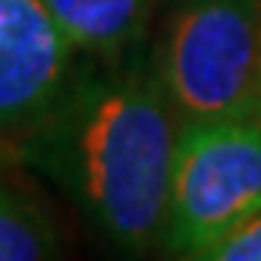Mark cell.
I'll list each match as a JSON object with an SVG mask.
<instances>
[{
	"mask_svg": "<svg viewBox=\"0 0 261 261\" xmlns=\"http://www.w3.org/2000/svg\"><path fill=\"white\" fill-rule=\"evenodd\" d=\"M176 120L158 63L104 57L72 76L22 164L50 176L114 246L145 252L164 242Z\"/></svg>",
	"mask_w": 261,
	"mask_h": 261,
	"instance_id": "cell-1",
	"label": "cell"
},
{
	"mask_svg": "<svg viewBox=\"0 0 261 261\" xmlns=\"http://www.w3.org/2000/svg\"><path fill=\"white\" fill-rule=\"evenodd\" d=\"M158 72L182 123L255 117L261 88V0H182Z\"/></svg>",
	"mask_w": 261,
	"mask_h": 261,
	"instance_id": "cell-2",
	"label": "cell"
},
{
	"mask_svg": "<svg viewBox=\"0 0 261 261\" xmlns=\"http://www.w3.org/2000/svg\"><path fill=\"white\" fill-rule=\"evenodd\" d=\"M261 208L258 117L182 123L167 198V252L201 258Z\"/></svg>",
	"mask_w": 261,
	"mask_h": 261,
	"instance_id": "cell-3",
	"label": "cell"
},
{
	"mask_svg": "<svg viewBox=\"0 0 261 261\" xmlns=\"http://www.w3.org/2000/svg\"><path fill=\"white\" fill-rule=\"evenodd\" d=\"M72 57L44 0H0V154L22 164L72 85Z\"/></svg>",
	"mask_w": 261,
	"mask_h": 261,
	"instance_id": "cell-4",
	"label": "cell"
},
{
	"mask_svg": "<svg viewBox=\"0 0 261 261\" xmlns=\"http://www.w3.org/2000/svg\"><path fill=\"white\" fill-rule=\"evenodd\" d=\"M66 41L91 57H123L151 22L154 0H44Z\"/></svg>",
	"mask_w": 261,
	"mask_h": 261,
	"instance_id": "cell-5",
	"label": "cell"
},
{
	"mask_svg": "<svg viewBox=\"0 0 261 261\" xmlns=\"http://www.w3.org/2000/svg\"><path fill=\"white\" fill-rule=\"evenodd\" d=\"M0 154V261H38L60 252V233L44 204Z\"/></svg>",
	"mask_w": 261,
	"mask_h": 261,
	"instance_id": "cell-6",
	"label": "cell"
},
{
	"mask_svg": "<svg viewBox=\"0 0 261 261\" xmlns=\"http://www.w3.org/2000/svg\"><path fill=\"white\" fill-rule=\"evenodd\" d=\"M201 258L204 261H261V208L249 220H242L233 233L217 239Z\"/></svg>",
	"mask_w": 261,
	"mask_h": 261,
	"instance_id": "cell-7",
	"label": "cell"
},
{
	"mask_svg": "<svg viewBox=\"0 0 261 261\" xmlns=\"http://www.w3.org/2000/svg\"><path fill=\"white\" fill-rule=\"evenodd\" d=\"M255 117H258V123H261V88H258V104H255Z\"/></svg>",
	"mask_w": 261,
	"mask_h": 261,
	"instance_id": "cell-8",
	"label": "cell"
}]
</instances>
